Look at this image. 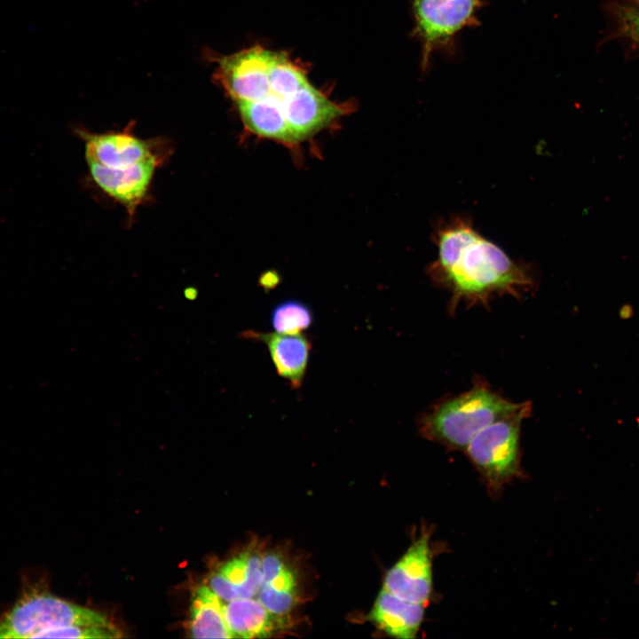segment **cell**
I'll return each instance as SVG.
<instances>
[{"label":"cell","mask_w":639,"mask_h":639,"mask_svg":"<svg viewBox=\"0 0 639 639\" xmlns=\"http://www.w3.org/2000/svg\"><path fill=\"white\" fill-rule=\"evenodd\" d=\"M433 241L438 254L428 273L435 284L451 292L452 312L460 302L487 305L495 295L519 297L535 285L532 270L481 235L468 217L440 221Z\"/></svg>","instance_id":"6da1fadb"},{"label":"cell","mask_w":639,"mask_h":639,"mask_svg":"<svg viewBox=\"0 0 639 639\" xmlns=\"http://www.w3.org/2000/svg\"><path fill=\"white\" fill-rule=\"evenodd\" d=\"M523 404L511 402L479 383L423 414L419 419V432L448 449L465 451L478 431L515 413Z\"/></svg>","instance_id":"7a4b0ae2"},{"label":"cell","mask_w":639,"mask_h":639,"mask_svg":"<svg viewBox=\"0 0 639 639\" xmlns=\"http://www.w3.org/2000/svg\"><path fill=\"white\" fill-rule=\"evenodd\" d=\"M110 623L100 612L33 587L0 619V638H70L75 627Z\"/></svg>","instance_id":"3957f363"},{"label":"cell","mask_w":639,"mask_h":639,"mask_svg":"<svg viewBox=\"0 0 639 639\" xmlns=\"http://www.w3.org/2000/svg\"><path fill=\"white\" fill-rule=\"evenodd\" d=\"M531 412V403L524 402L515 413L478 431L465 449L492 492L501 491L505 484L521 474V423Z\"/></svg>","instance_id":"277c9868"},{"label":"cell","mask_w":639,"mask_h":639,"mask_svg":"<svg viewBox=\"0 0 639 639\" xmlns=\"http://www.w3.org/2000/svg\"><path fill=\"white\" fill-rule=\"evenodd\" d=\"M481 0H414L415 29L422 42V65L432 51L447 44L463 28L476 26Z\"/></svg>","instance_id":"5b68a950"},{"label":"cell","mask_w":639,"mask_h":639,"mask_svg":"<svg viewBox=\"0 0 639 639\" xmlns=\"http://www.w3.org/2000/svg\"><path fill=\"white\" fill-rule=\"evenodd\" d=\"M274 51L260 46L218 59L216 77L236 104L263 99Z\"/></svg>","instance_id":"8992f818"},{"label":"cell","mask_w":639,"mask_h":639,"mask_svg":"<svg viewBox=\"0 0 639 639\" xmlns=\"http://www.w3.org/2000/svg\"><path fill=\"white\" fill-rule=\"evenodd\" d=\"M430 535L424 532L387 572L383 588L412 603L425 605L432 593Z\"/></svg>","instance_id":"52a82bcc"},{"label":"cell","mask_w":639,"mask_h":639,"mask_svg":"<svg viewBox=\"0 0 639 639\" xmlns=\"http://www.w3.org/2000/svg\"><path fill=\"white\" fill-rule=\"evenodd\" d=\"M343 114L339 105L328 99L310 83L286 103L284 114L295 143L315 134Z\"/></svg>","instance_id":"ba28073f"},{"label":"cell","mask_w":639,"mask_h":639,"mask_svg":"<svg viewBox=\"0 0 639 639\" xmlns=\"http://www.w3.org/2000/svg\"><path fill=\"white\" fill-rule=\"evenodd\" d=\"M156 164L155 157L122 168L88 163L96 184L111 197L125 205L130 212L146 195Z\"/></svg>","instance_id":"9c48e42d"},{"label":"cell","mask_w":639,"mask_h":639,"mask_svg":"<svg viewBox=\"0 0 639 639\" xmlns=\"http://www.w3.org/2000/svg\"><path fill=\"white\" fill-rule=\"evenodd\" d=\"M241 337L264 343L278 375L286 379L293 389L300 388L312 349L306 336L246 330L241 333Z\"/></svg>","instance_id":"30bf717a"},{"label":"cell","mask_w":639,"mask_h":639,"mask_svg":"<svg viewBox=\"0 0 639 639\" xmlns=\"http://www.w3.org/2000/svg\"><path fill=\"white\" fill-rule=\"evenodd\" d=\"M262 559L252 550L233 556L210 576L209 587L225 602L253 597L262 581Z\"/></svg>","instance_id":"8fae6325"},{"label":"cell","mask_w":639,"mask_h":639,"mask_svg":"<svg viewBox=\"0 0 639 639\" xmlns=\"http://www.w3.org/2000/svg\"><path fill=\"white\" fill-rule=\"evenodd\" d=\"M84 139L88 163L122 168L155 157L146 142L129 133L85 134Z\"/></svg>","instance_id":"7c38bea8"},{"label":"cell","mask_w":639,"mask_h":639,"mask_svg":"<svg viewBox=\"0 0 639 639\" xmlns=\"http://www.w3.org/2000/svg\"><path fill=\"white\" fill-rule=\"evenodd\" d=\"M425 605L404 600L385 588L380 591L369 614L378 628L399 639L416 637Z\"/></svg>","instance_id":"4fadbf2b"},{"label":"cell","mask_w":639,"mask_h":639,"mask_svg":"<svg viewBox=\"0 0 639 639\" xmlns=\"http://www.w3.org/2000/svg\"><path fill=\"white\" fill-rule=\"evenodd\" d=\"M260 603L271 612L283 616L296 603L295 575L277 554L268 553L262 559V581L256 594Z\"/></svg>","instance_id":"5bb4252c"},{"label":"cell","mask_w":639,"mask_h":639,"mask_svg":"<svg viewBox=\"0 0 639 639\" xmlns=\"http://www.w3.org/2000/svg\"><path fill=\"white\" fill-rule=\"evenodd\" d=\"M226 625L235 638L268 637L283 626L280 618L268 611L258 599L239 598L224 604Z\"/></svg>","instance_id":"9a60e30c"},{"label":"cell","mask_w":639,"mask_h":639,"mask_svg":"<svg viewBox=\"0 0 639 639\" xmlns=\"http://www.w3.org/2000/svg\"><path fill=\"white\" fill-rule=\"evenodd\" d=\"M237 106L245 127L253 134L288 144L295 143L282 105L272 94Z\"/></svg>","instance_id":"2e32d148"},{"label":"cell","mask_w":639,"mask_h":639,"mask_svg":"<svg viewBox=\"0 0 639 639\" xmlns=\"http://www.w3.org/2000/svg\"><path fill=\"white\" fill-rule=\"evenodd\" d=\"M223 600L209 587L193 593L189 633L193 638H233L224 615Z\"/></svg>","instance_id":"e0dca14e"},{"label":"cell","mask_w":639,"mask_h":639,"mask_svg":"<svg viewBox=\"0 0 639 639\" xmlns=\"http://www.w3.org/2000/svg\"><path fill=\"white\" fill-rule=\"evenodd\" d=\"M313 312L306 304L289 299L276 304L270 315L273 329L280 334L300 335L313 323Z\"/></svg>","instance_id":"ac0fdd59"},{"label":"cell","mask_w":639,"mask_h":639,"mask_svg":"<svg viewBox=\"0 0 639 639\" xmlns=\"http://www.w3.org/2000/svg\"><path fill=\"white\" fill-rule=\"evenodd\" d=\"M609 9L619 34L639 43V0H611Z\"/></svg>","instance_id":"d6986e66"},{"label":"cell","mask_w":639,"mask_h":639,"mask_svg":"<svg viewBox=\"0 0 639 639\" xmlns=\"http://www.w3.org/2000/svg\"><path fill=\"white\" fill-rule=\"evenodd\" d=\"M184 296L188 300H195L198 296V291L194 288H187L184 291Z\"/></svg>","instance_id":"ffe728a7"},{"label":"cell","mask_w":639,"mask_h":639,"mask_svg":"<svg viewBox=\"0 0 639 639\" xmlns=\"http://www.w3.org/2000/svg\"><path fill=\"white\" fill-rule=\"evenodd\" d=\"M633 310L630 305H624L619 311V316L622 319H628L631 317Z\"/></svg>","instance_id":"44dd1931"}]
</instances>
